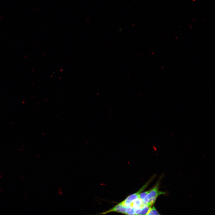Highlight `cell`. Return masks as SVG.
Segmentation results:
<instances>
[{
    "label": "cell",
    "instance_id": "obj_3",
    "mask_svg": "<svg viewBox=\"0 0 215 215\" xmlns=\"http://www.w3.org/2000/svg\"><path fill=\"white\" fill-rule=\"evenodd\" d=\"M127 208V207L124 206L120 202L110 209L102 212L101 214H105L112 212H115L126 214Z\"/></svg>",
    "mask_w": 215,
    "mask_h": 215
},
{
    "label": "cell",
    "instance_id": "obj_1",
    "mask_svg": "<svg viewBox=\"0 0 215 215\" xmlns=\"http://www.w3.org/2000/svg\"><path fill=\"white\" fill-rule=\"evenodd\" d=\"M159 182L160 180L159 179L155 186L152 189L150 190L148 194L142 200L144 205L147 204L153 205L154 204L156 199L159 196L165 194V192L159 191Z\"/></svg>",
    "mask_w": 215,
    "mask_h": 215
},
{
    "label": "cell",
    "instance_id": "obj_6",
    "mask_svg": "<svg viewBox=\"0 0 215 215\" xmlns=\"http://www.w3.org/2000/svg\"><path fill=\"white\" fill-rule=\"evenodd\" d=\"M160 214L157 211L154 206L150 208L146 215H160Z\"/></svg>",
    "mask_w": 215,
    "mask_h": 215
},
{
    "label": "cell",
    "instance_id": "obj_4",
    "mask_svg": "<svg viewBox=\"0 0 215 215\" xmlns=\"http://www.w3.org/2000/svg\"><path fill=\"white\" fill-rule=\"evenodd\" d=\"M144 206L142 200L139 198L134 200L130 204V206L135 210Z\"/></svg>",
    "mask_w": 215,
    "mask_h": 215
},
{
    "label": "cell",
    "instance_id": "obj_2",
    "mask_svg": "<svg viewBox=\"0 0 215 215\" xmlns=\"http://www.w3.org/2000/svg\"><path fill=\"white\" fill-rule=\"evenodd\" d=\"M154 177V176H153L151 179L144 185L137 192L127 197L125 200L121 202L122 204L126 207L129 206L130 204L134 200L139 198V194L148 186L149 184L151 182L153 179Z\"/></svg>",
    "mask_w": 215,
    "mask_h": 215
},
{
    "label": "cell",
    "instance_id": "obj_5",
    "mask_svg": "<svg viewBox=\"0 0 215 215\" xmlns=\"http://www.w3.org/2000/svg\"><path fill=\"white\" fill-rule=\"evenodd\" d=\"M152 205L150 204H147L142 207L141 211L138 214L139 215H146L148 212Z\"/></svg>",
    "mask_w": 215,
    "mask_h": 215
},
{
    "label": "cell",
    "instance_id": "obj_7",
    "mask_svg": "<svg viewBox=\"0 0 215 215\" xmlns=\"http://www.w3.org/2000/svg\"><path fill=\"white\" fill-rule=\"evenodd\" d=\"M149 191L150 190L140 194L139 195V198L142 200L147 195Z\"/></svg>",
    "mask_w": 215,
    "mask_h": 215
}]
</instances>
